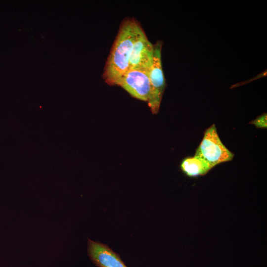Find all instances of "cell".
<instances>
[{
    "label": "cell",
    "mask_w": 267,
    "mask_h": 267,
    "mask_svg": "<svg viewBox=\"0 0 267 267\" xmlns=\"http://www.w3.org/2000/svg\"><path fill=\"white\" fill-rule=\"evenodd\" d=\"M139 25L133 18H126L122 22L102 75L108 85H115L128 71L130 57Z\"/></svg>",
    "instance_id": "cell-1"
},
{
    "label": "cell",
    "mask_w": 267,
    "mask_h": 267,
    "mask_svg": "<svg viewBox=\"0 0 267 267\" xmlns=\"http://www.w3.org/2000/svg\"><path fill=\"white\" fill-rule=\"evenodd\" d=\"M195 155L203 159L212 168L220 163L231 161L234 157V154L221 140L215 124L205 131Z\"/></svg>",
    "instance_id": "cell-2"
},
{
    "label": "cell",
    "mask_w": 267,
    "mask_h": 267,
    "mask_svg": "<svg viewBox=\"0 0 267 267\" xmlns=\"http://www.w3.org/2000/svg\"><path fill=\"white\" fill-rule=\"evenodd\" d=\"M132 96L148 102L153 114H156L154 93L148 73L135 70H129L116 82Z\"/></svg>",
    "instance_id": "cell-3"
},
{
    "label": "cell",
    "mask_w": 267,
    "mask_h": 267,
    "mask_svg": "<svg viewBox=\"0 0 267 267\" xmlns=\"http://www.w3.org/2000/svg\"><path fill=\"white\" fill-rule=\"evenodd\" d=\"M153 53L154 44L148 40L140 25L130 57L128 70L148 73L152 64Z\"/></svg>",
    "instance_id": "cell-4"
},
{
    "label": "cell",
    "mask_w": 267,
    "mask_h": 267,
    "mask_svg": "<svg viewBox=\"0 0 267 267\" xmlns=\"http://www.w3.org/2000/svg\"><path fill=\"white\" fill-rule=\"evenodd\" d=\"M162 44V41H158L154 44L152 64L148 73L154 93L155 106L157 113L166 87L161 61Z\"/></svg>",
    "instance_id": "cell-5"
},
{
    "label": "cell",
    "mask_w": 267,
    "mask_h": 267,
    "mask_svg": "<svg viewBox=\"0 0 267 267\" xmlns=\"http://www.w3.org/2000/svg\"><path fill=\"white\" fill-rule=\"evenodd\" d=\"M88 240V254L95 265L99 267H127L119 255L107 245Z\"/></svg>",
    "instance_id": "cell-6"
},
{
    "label": "cell",
    "mask_w": 267,
    "mask_h": 267,
    "mask_svg": "<svg viewBox=\"0 0 267 267\" xmlns=\"http://www.w3.org/2000/svg\"><path fill=\"white\" fill-rule=\"evenodd\" d=\"M180 168L187 176L196 177L206 174L212 167L202 158L197 155L187 157L180 164Z\"/></svg>",
    "instance_id": "cell-7"
},
{
    "label": "cell",
    "mask_w": 267,
    "mask_h": 267,
    "mask_svg": "<svg viewBox=\"0 0 267 267\" xmlns=\"http://www.w3.org/2000/svg\"><path fill=\"white\" fill-rule=\"evenodd\" d=\"M250 124H253L257 128H267V114L258 117L254 120L252 121Z\"/></svg>",
    "instance_id": "cell-8"
},
{
    "label": "cell",
    "mask_w": 267,
    "mask_h": 267,
    "mask_svg": "<svg viewBox=\"0 0 267 267\" xmlns=\"http://www.w3.org/2000/svg\"><path fill=\"white\" fill-rule=\"evenodd\" d=\"M41 37H42V38H44V36H43L42 34H41Z\"/></svg>",
    "instance_id": "cell-9"
}]
</instances>
